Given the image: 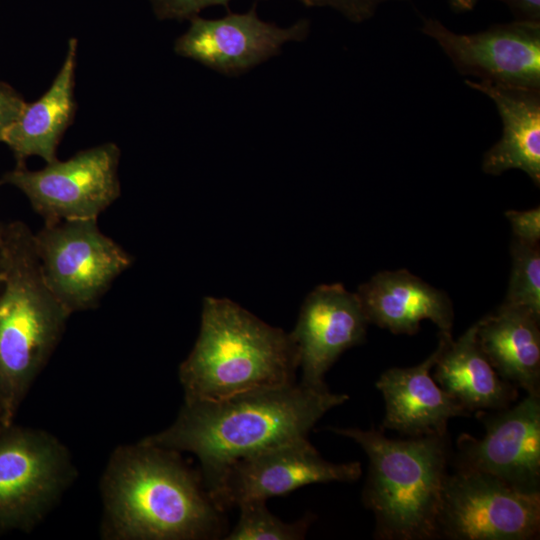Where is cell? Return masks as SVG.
<instances>
[{"label":"cell","instance_id":"6da1fadb","mask_svg":"<svg viewBox=\"0 0 540 540\" xmlns=\"http://www.w3.org/2000/svg\"><path fill=\"white\" fill-rule=\"evenodd\" d=\"M327 386L261 388L213 401H184L166 429L143 442L195 455L209 491L237 460L308 436L331 409L348 400Z\"/></svg>","mask_w":540,"mask_h":540},{"label":"cell","instance_id":"7a4b0ae2","mask_svg":"<svg viewBox=\"0 0 540 540\" xmlns=\"http://www.w3.org/2000/svg\"><path fill=\"white\" fill-rule=\"evenodd\" d=\"M106 540H213L227 534L225 512L200 470L181 453L142 440L111 453L100 480Z\"/></svg>","mask_w":540,"mask_h":540},{"label":"cell","instance_id":"3957f363","mask_svg":"<svg viewBox=\"0 0 540 540\" xmlns=\"http://www.w3.org/2000/svg\"><path fill=\"white\" fill-rule=\"evenodd\" d=\"M299 359L289 333L226 298L203 301L198 338L179 366L184 401H213L296 382Z\"/></svg>","mask_w":540,"mask_h":540},{"label":"cell","instance_id":"277c9868","mask_svg":"<svg viewBox=\"0 0 540 540\" xmlns=\"http://www.w3.org/2000/svg\"><path fill=\"white\" fill-rule=\"evenodd\" d=\"M70 316L44 279L34 232L20 220L6 223L0 291V407L6 425L13 423Z\"/></svg>","mask_w":540,"mask_h":540},{"label":"cell","instance_id":"5b68a950","mask_svg":"<svg viewBox=\"0 0 540 540\" xmlns=\"http://www.w3.org/2000/svg\"><path fill=\"white\" fill-rule=\"evenodd\" d=\"M366 453L369 470L362 499L382 540L437 538V520L451 458L448 434L391 439L381 431L329 428Z\"/></svg>","mask_w":540,"mask_h":540},{"label":"cell","instance_id":"8992f818","mask_svg":"<svg viewBox=\"0 0 540 540\" xmlns=\"http://www.w3.org/2000/svg\"><path fill=\"white\" fill-rule=\"evenodd\" d=\"M76 474L69 449L53 434L14 423L0 429V534L34 529Z\"/></svg>","mask_w":540,"mask_h":540},{"label":"cell","instance_id":"52a82bcc","mask_svg":"<svg viewBox=\"0 0 540 540\" xmlns=\"http://www.w3.org/2000/svg\"><path fill=\"white\" fill-rule=\"evenodd\" d=\"M34 242L44 279L70 315L97 308L133 264L131 254L100 230L97 219L44 224Z\"/></svg>","mask_w":540,"mask_h":540},{"label":"cell","instance_id":"ba28073f","mask_svg":"<svg viewBox=\"0 0 540 540\" xmlns=\"http://www.w3.org/2000/svg\"><path fill=\"white\" fill-rule=\"evenodd\" d=\"M120 149L112 142L81 150L71 158L46 163L40 170L16 166L0 185L19 189L44 224L98 219L121 194Z\"/></svg>","mask_w":540,"mask_h":540},{"label":"cell","instance_id":"9c48e42d","mask_svg":"<svg viewBox=\"0 0 540 540\" xmlns=\"http://www.w3.org/2000/svg\"><path fill=\"white\" fill-rule=\"evenodd\" d=\"M540 531V492L513 487L489 474L455 469L448 474L437 538L531 540Z\"/></svg>","mask_w":540,"mask_h":540},{"label":"cell","instance_id":"30bf717a","mask_svg":"<svg viewBox=\"0 0 540 540\" xmlns=\"http://www.w3.org/2000/svg\"><path fill=\"white\" fill-rule=\"evenodd\" d=\"M361 473L359 462H329L304 437L237 460L224 471L209 495L226 512L242 503L266 501L309 484L354 482Z\"/></svg>","mask_w":540,"mask_h":540},{"label":"cell","instance_id":"8fae6325","mask_svg":"<svg viewBox=\"0 0 540 540\" xmlns=\"http://www.w3.org/2000/svg\"><path fill=\"white\" fill-rule=\"evenodd\" d=\"M485 433L461 434L455 469L494 476L523 491L540 492V395L527 394L516 405L478 411Z\"/></svg>","mask_w":540,"mask_h":540},{"label":"cell","instance_id":"7c38bea8","mask_svg":"<svg viewBox=\"0 0 540 540\" xmlns=\"http://www.w3.org/2000/svg\"><path fill=\"white\" fill-rule=\"evenodd\" d=\"M309 30L307 19L287 27L264 21L253 5L244 13L228 10L220 18L191 19L174 51L225 76H239L277 56L284 44L303 41Z\"/></svg>","mask_w":540,"mask_h":540},{"label":"cell","instance_id":"4fadbf2b","mask_svg":"<svg viewBox=\"0 0 540 540\" xmlns=\"http://www.w3.org/2000/svg\"><path fill=\"white\" fill-rule=\"evenodd\" d=\"M422 31L437 42L462 75L540 89V21L517 20L459 34L436 19H426Z\"/></svg>","mask_w":540,"mask_h":540},{"label":"cell","instance_id":"5bb4252c","mask_svg":"<svg viewBox=\"0 0 540 540\" xmlns=\"http://www.w3.org/2000/svg\"><path fill=\"white\" fill-rule=\"evenodd\" d=\"M369 321L356 293L323 284L305 298L290 336L298 353L300 383L327 386L324 376L347 349L362 344Z\"/></svg>","mask_w":540,"mask_h":540},{"label":"cell","instance_id":"9a60e30c","mask_svg":"<svg viewBox=\"0 0 540 540\" xmlns=\"http://www.w3.org/2000/svg\"><path fill=\"white\" fill-rule=\"evenodd\" d=\"M438 353L439 346L416 366L381 374L376 387L385 401L382 429L409 437L445 435L450 419L470 416L434 380L431 370Z\"/></svg>","mask_w":540,"mask_h":540},{"label":"cell","instance_id":"2e32d148","mask_svg":"<svg viewBox=\"0 0 540 540\" xmlns=\"http://www.w3.org/2000/svg\"><path fill=\"white\" fill-rule=\"evenodd\" d=\"M356 294L369 323L394 334L413 335L425 319L441 334H451L454 311L449 296L405 269L377 273Z\"/></svg>","mask_w":540,"mask_h":540},{"label":"cell","instance_id":"e0dca14e","mask_svg":"<svg viewBox=\"0 0 540 540\" xmlns=\"http://www.w3.org/2000/svg\"><path fill=\"white\" fill-rule=\"evenodd\" d=\"M465 83L492 99L503 124L502 137L484 154L483 171L500 175L509 169H520L539 186L540 89L484 80Z\"/></svg>","mask_w":540,"mask_h":540},{"label":"cell","instance_id":"ac0fdd59","mask_svg":"<svg viewBox=\"0 0 540 540\" xmlns=\"http://www.w3.org/2000/svg\"><path fill=\"white\" fill-rule=\"evenodd\" d=\"M439 353L433 366L436 383L470 415L510 406L518 388L503 380L482 351L476 323L457 340L439 333Z\"/></svg>","mask_w":540,"mask_h":540},{"label":"cell","instance_id":"d6986e66","mask_svg":"<svg viewBox=\"0 0 540 540\" xmlns=\"http://www.w3.org/2000/svg\"><path fill=\"white\" fill-rule=\"evenodd\" d=\"M78 43L70 39L64 62L50 88L35 102L26 103L6 129L3 141L12 151L16 166L38 156L46 163L57 159V147L76 112L74 99Z\"/></svg>","mask_w":540,"mask_h":540},{"label":"cell","instance_id":"ffe728a7","mask_svg":"<svg viewBox=\"0 0 540 540\" xmlns=\"http://www.w3.org/2000/svg\"><path fill=\"white\" fill-rule=\"evenodd\" d=\"M540 316L502 305L476 322L478 343L498 375L527 394L540 395Z\"/></svg>","mask_w":540,"mask_h":540},{"label":"cell","instance_id":"44dd1931","mask_svg":"<svg viewBox=\"0 0 540 540\" xmlns=\"http://www.w3.org/2000/svg\"><path fill=\"white\" fill-rule=\"evenodd\" d=\"M265 503L266 501L263 500H253L240 504L238 521L224 539L300 540L305 538L312 521L310 516L287 523L272 514Z\"/></svg>","mask_w":540,"mask_h":540},{"label":"cell","instance_id":"7402d4cb","mask_svg":"<svg viewBox=\"0 0 540 540\" xmlns=\"http://www.w3.org/2000/svg\"><path fill=\"white\" fill-rule=\"evenodd\" d=\"M512 269L504 304L526 308L540 316V248L513 239Z\"/></svg>","mask_w":540,"mask_h":540},{"label":"cell","instance_id":"603a6c76","mask_svg":"<svg viewBox=\"0 0 540 540\" xmlns=\"http://www.w3.org/2000/svg\"><path fill=\"white\" fill-rule=\"evenodd\" d=\"M154 14L160 20H191L211 6H224L228 10L232 0H149Z\"/></svg>","mask_w":540,"mask_h":540},{"label":"cell","instance_id":"cb8c5ba5","mask_svg":"<svg viewBox=\"0 0 540 540\" xmlns=\"http://www.w3.org/2000/svg\"><path fill=\"white\" fill-rule=\"evenodd\" d=\"M306 7H329L351 22L361 23L370 19L378 7L388 1L402 0H298Z\"/></svg>","mask_w":540,"mask_h":540},{"label":"cell","instance_id":"d4e9b609","mask_svg":"<svg viewBox=\"0 0 540 540\" xmlns=\"http://www.w3.org/2000/svg\"><path fill=\"white\" fill-rule=\"evenodd\" d=\"M505 216L511 224L514 238L529 244H538L540 240V207L530 210H509Z\"/></svg>","mask_w":540,"mask_h":540},{"label":"cell","instance_id":"484cf974","mask_svg":"<svg viewBox=\"0 0 540 540\" xmlns=\"http://www.w3.org/2000/svg\"><path fill=\"white\" fill-rule=\"evenodd\" d=\"M26 102L11 85L0 81V142L6 129L17 119Z\"/></svg>","mask_w":540,"mask_h":540},{"label":"cell","instance_id":"4316f807","mask_svg":"<svg viewBox=\"0 0 540 540\" xmlns=\"http://www.w3.org/2000/svg\"><path fill=\"white\" fill-rule=\"evenodd\" d=\"M525 21H540V0H499Z\"/></svg>","mask_w":540,"mask_h":540},{"label":"cell","instance_id":"83f0119b","mask_svg":"<svg viewBox=\"0 0 540 540\" xmlns=\"http://www.w3.org/2000/svg\"><path fill=\"white\" fill-rule=\"evenodd\" d=\"M454 10L465 12L472 10L479 0H448Z\"/></svg>","mask_w":540,"mask_h":540},{"label":"cell","instance_id":"f1b7e54d","mask_svg":"<svg viewBox=\"0 0 540 540\" xmlns=\"http://www.w3.org/2000/svg\"><path fill=\"white\" fill-rule=\"evenodd\" d=\"M5 224L0 220V291L3 284V273H4V231Z\"/></svg>","mask_w":540,"mask_h":540},{"label":"cell","instance_id":"f546056e","mask_svg":"<svg viewBox=\"0 0 540 540\" xmlns=\"http://www.w3.org/2000/svg\"><path fill=\"white\" fill-rule=\"evenodd\" d=\"M5 426H7V425L5 424L3 413H2V410H1V407H0V429H2Z\"/></svg>","mask_w":540,"mask_h":540}]
</instances>
